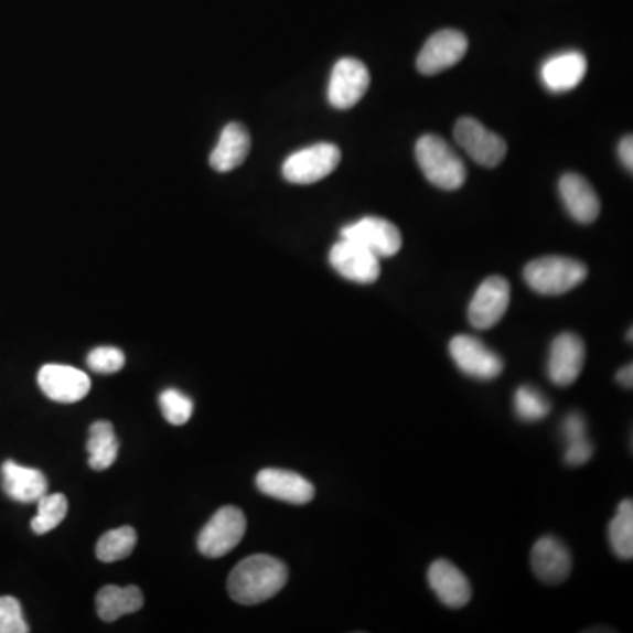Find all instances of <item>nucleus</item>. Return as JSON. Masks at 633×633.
<instances>
[{"mask_svg": "<svg viewBox=\"0 0 633 633\" xmlns=\"http://www.w3.org/2000/svg\"><path fill=\"white\" fill-rule=\"evenodd\" d=\"M560 195L565 208L573 221L579 224H591L599 218V194L581 174H564L560 179Z\"/></svg>", "mask_w": 633, "mask_h": 633, "instance_id": "18", "label": "nucleus"}, {"mask_svg": "<svg viewBox=\"0 0 633 633\" xmlns=\"http://www.w3.org/2000/svg\"><path fill=\"white\" fill-rule=\"evenodd\" d=\"M257 490L262 495L292 505H307L315 496V487L309 479L291 470L265 469L257 473Z\"/></svg>", "mask_w": 633, "mask_h": 633, "instance_id": "15", "label": "nucleus"}, {"mask_svg": "<svg viewBox=\"0 0 633 633\" xmlns=\"http://www.w3.org/2000/svg\"><path fill=\"white\" fill-rule=\"evenodd\" d=\"M67 498L61 493L55 495H46L37 500V516L31 521V528L35 535H44L57 528L62 521L67 516Z\"/></svg>", "mask_w": 633, "mask_h": 633, "instance_id": "26", "label": "nucleus"}, {"mask_svg": "<svg viewBox=\"0 0 633 633\" xmlns=\"http://www.w3.org/2000/svg\"><path fill=\"white\" fill-rule=\"evenodd\" d=\"M250 135L242 124H229L222 130L217 147L210 155V165L218 173H229L247 161L250 153Z\"/></svg>", "mask_w": 633, "mask_h": 633, "instance_id": "21", "label": "nucleus"}, {"mask_svg": "<svg viewBox=\"0 0 633 633\" xmlns=\"http://www.w3.org/2000/svg\"><path fill=\"white\" fill-rule=\"evenodd\" d=\"M287 579H289L287 565L275 556H248L230 572L227 591L230 599L242 605H257L280 593L287 584Z\"/></svg>", "mask_w": 633, "mask_h": 633, "instance_id": "1", "label": "nucleus"}, {"mask_svg": "<svg viewBox=\"0 0 633 633\" xmlns=\"http://www.w3.org/2000/svg\"><path fill=\"white\" fill-rule=\"evenodd\" d=\"M511 304V283L504 277H490L479 286L469 307V321L475 330L495 328Z\"/></svg>", "mask_w": 633, "mask_h": 633, "instance_id": "9", "label": "nucleus"}, {"mask_svg": "<svg viewBox=\"0 0 633 633\" xmlns=\"http://www.w3.org/2000/svg\"><path fill=\"white\" fill-rule=\"evenodd\" d=\"M609 540L612 551L616 552L621 560L633 558V504L632 500H623L618 505L616 516L612 517L609 525Z\"/></svg>", "mask_w": 633, "mask_h": 633, "instance_id": "24", "label": "nucleus"}, {"mask_svg": "<svg viewBox=\"0 0 633 633\" xmlns=\"http://www.w3.org/2000/svg\"><path fill=\"white\" fill-rule=\"evenodd\" d=\"M247 534V517L238 507H222L201 529L197 549L208 558L229 555Z\"/></svg>", "mask_w": 633, "mask_h": 633, "instance_id": "4", "label": "nucleus"}, {"mask_svg": "<svg viewBox=\"0 0 633 633\" xmlns=\"http://www.w3.org/2000/svg\"><path fill=\"white\" fill-rule=\"evenodd\" d=\"M525 282L532 291L543 296H560L581 286L588 278V268L581 260L570 257H538L525 266Z\"/></svg>", "mask_w": 633, "mask_h": 633, "instance_id": "3", "label": "nucleus"}, {"mask_svg": "<svg viewBox=\"0 0 633 633\" xmlns=\"http://www.w3.org/2000/svg\"><path fill=\"white\" fill-rule=\"evenodd\" d=\"M22 605L14 597H0V633L29 632Z\"/></svg>", "mask_w": 633, "mask_h": 633, "instance_id": "30", "label": "nucleus"}, {"mask_svg": "<svg viewBox=\"0 0 633 633\" xmlns=\"http://www.w3.org/2000/svg\"><path fill=\"white\" fill-rule=\"evenodd\" d=\"M159 404H161L165 421L170 425L183 426L191 421L194 404L189 396L183 395L179 389H165L159 398Z\"/></svg>", "mask_w": 633, "mask_h": 633, "instance_id": "28", "label": "nucleus"}, {"mask_svg": "<svg viewBox=\"0 0 633 633\" xmlns=\"http://www.w3.org/2000/svg\"><path fill=\"white\" fill-rule=\"evenodd\" d=\"M593 452V443L586 439V437L584 439L572 440V442H567L565 463L570 464V466H581V464L588 463V461L591 460Z\"/></svg>", "mask_w": 633, "mask_h": 633, "instance_id": "31", "label": "nucleus"}, {"mask_svg": "<svg viewBox=\"0 0 633 633\" xmlns=\"http://www.w3.org/2000/svg\"><path fill=\"white\" fill-rule=\"evenodd\" d=\"M616 380L620 382L621 386L625 387V389H632L633 386V365L629 363V365L623 366V368L618 372Z\"/></svg>", "mask_w": 633, "mask_h": 633, "instance_id": "34", "label": "nucleus"}, {"mask_svg": "<svg viewBox=\"0 0 633 633\" xmlns=\"http://www.w3.org/2000/svg\"><path fill=\"white\" fill-rule=\"evenodd\" d=\"M342 161L340 148L333 143H316L287 157L283 179L294 185H312L330 176Z\"/></svg>", "mask_w": 633, "mask_h": 633, "instance_id": "5", "label": "nucleus"}, {"mask_svg": "<svg viewBox=\"0 0 633 633\" xmlns=\"http://www.w3.org/2000/svg\"><path fill=\"white\" fill-rule=\"evenodd\" d=\"M618 153H620L621 162L625 165L626 170L632 173L633 170V138L632 136H625L621 139L620 147H618Z\"/></svg>", "mask_w": 633, "mask_h": 633, "instance_id": "33", "label": "nucleus"}, {"mask_svg": "<svg viewBox=\"0 0 633 633\" xmlns=\"http://www.w3.org/2000/svg\"><path fill=\"white\" fill-rule=\"evenodd\" d=\"M2 487L6 495L14 502L32 504L49 493V481L40 470L29 469L9 460L2 464Z\"/></svg>", "mask_w": 633, "mask_h": 633, "instance_id": "20", "label": "nucleus"}, {"mask_svg": "<svg viewBox=\"0 0 633 633\" xmlns=\"http://www.w3.org/2000/svg\"><path fill=\"white\" fill-rule=\"evenodd\" d=\"M87 365L96 374H117L126 365V356L117 347H97L88 354Z\"/></svg>", "mask_w": 633, "mask_h": 633, "instance_id": "29", "label": "nucleus"}, {"mask_svg": "<svg viewBox=\"0 0 633 633\" xmlns=\"http://www.w3.org/2000/svg\"><path fill=\"white\" fill-rule=\"evenodd\" d=\"M143 603L144 597L138 586H105L96 599L97 614L106 623H114L126 614H135L143 608Z\"/></svg>", "mask_w": 633, "mask_h": 633, "instance_id": "22", "label": "nucleus"}, {"mask_svg": "<svg viewBox=\"0 0 633 633\" xmlns=\"http://www.w3.org/2000/svg\"><path fill=\"white\" fill-rule=\"evenodd\" d=\"M428 582L447 608L461 609L472 600V584L469 577L451 561H433L428 570Z\"/></svg>", "mask_w": 633, "mask_h": 633, "instance_id": "17", "label": "nucleus"}, {"mask_svg": "<svg viewBox=\"0 0 633 633\" xmlns=\"http://www.w3.org/2000/svg\"><path fill=\"white\" fill-rule=\"evenodd\" d=\"M342 238L351 239L380 257H395L404 247L398 227L386 218L365 217L343 227Z\"/></svg>", "mask_w": 633, "mask_h": 633, "instance_id": "11", "label": "nucleus"}, {"mask_svg": "<svg viewBox=\"0 0 633 633\" xmlns=\"http://www.w3.org/2000/svg\"><path fill=\"white\" fill-rule=\"evenodd\" d=\"M561 433H564L565 442H572V440L584 439V417H582L581 414H569V416L565 417L564 425H561Z\"/></svg>", "mask_w": 633, "mask_h": 633, "instance_id": "32", "label": "nucleus"}, {"mask_svg": "<svg viewBox=\"0 0 633 633\" xmlns=\"http://www.w3.org/2000/svg\"><path fill=\"white\" fill-rule=\"evenodd\" d=\"M136 543H138V535L132 526L109 529L108 534L103 535L97 543V558L105 564L124 560L135 551Z\"/></svg>", "mask_w": 633, "mask_h": 633, "instance_id": "25", "label": "nucleus"}, {"mask_svg": "<svg viewBox=\"0 0 633 633\" xmlns=\"http://www.w3.org/2000/svg\"><path fill=\"white\" fill-rule=\"evenodd\" d=\"M88 464L92 470L103 472L117 461L118 440L111 422L97 421L90 426V437L87 443Z\"/></svg>", "mask_w": 633, "mask_h": 633, "instance_id": "23", "label": "nucleus"}, {"mask_svg": "<svg viewBox=\"0 0 633 633\" xmlns=\"http://www.w3.org/2000/svg\"><path fill=\"white\" fill-rule=\"evenodd\" d=\"M369 88V71L357 58H340L331 73L328 99L336 109H351Z\"/></svg>", "mask_w": 633, "mask_h": 633, "instance_id": "10", "label": "nucleus"}, {"mask_svg": "<svg viewBox=\"0 0 633 633\" xmlns=\"http://www.w3.org/2000/svg\"><path fill=\"white\" fill-rule=\"evenodd\" d=\"M455 143L484 168H496L507 155V143L502 136L491 132L472 117H463L454 126Z\"/></svg>", "mask_w": 633, "mask_h": 633, "instance_id": "6", "label": "nucleus"}, {"mask_svg": "<svg viewBox=\"0 0 633 633\" xmlns=\"http://www.w3.org/2000/svg\"><path fill=\"white\" fill-rule=\"evenodd\" d=\"M632 331H633L632 328H630L629 334H626V339H629V342H632V339H633V333H632Z\"/></svg>", "mask_w": 633, "mask_h": 633, "instance_id": "35", "label": "nucleus"}, {"mask_svg": "<svg viewBox=\"0 0 633 633\" xmlns=\"http://www.w3.org/2000/svg\"><path fill=\"white\" fill-rule=\"evenodd\" d=\"M586 71L588 61L581 52H565L546 61L540 69V79L547 90L564 94L581 85Z\"/></svg>", "mask_w": 633, "mask_h": 633, "instance_id": "19", "label": "nucleus"}, {"mask_svg": "<svg viewBox=\"0 0 633 633\" xmlns=\"http://www.w3.org/2000/svg\"><path fill=\"white\" fill-rule=\"evenodd\" d=\"M586 363V347L581 336L573 333H561L552 340L547 377L558 387L572 386L581 375Z\"/></svg>", "mask_w": 633, "mask_h": 633, "instance_id": "13", "label": "nucleus"}, {"mask_svg": "<svg viewBox=\"0 0 633 633\" xmlns=\"http://www.w3.org/2000/svg\"><path fill=\"white\" fill-rule=\"evenodd\" d=\"M449 352L455 366L469 377L493 380L504 372L502 357L470 334L454 336L449 343Z\"/></svg>", "mask_w": 633, "mask_h": 633, "instance_id": "7", "label": "nucleus"}, {"mask_svg": "<svg viewBox=\"0 0 633 633\" xmlns=\"http://www.w3.org/2000/svg\"><path fill=\"white\" fill-rule=\"evenodd\" d=\"M529 560L535 576L546 584H561L572 572V555L560 538H538Z\"/></svg>", "mask_w": 633, "mask_h": 633, "instance_id": "16", "label": "nucleus"}, {"mask_svg": "<svg viewBox=\"0 0 633 633\" xmlns=\"http://www.w3.org/2000/svg\"><path fill=\"white\" fill-rule=\"evenodd\" d=\"M44 395L58 404H76L90 393L92 380L82 369L65 365H46L37 374Z\"/></svg>", "mask_w": 633, "mask_h": 633, "instance_id": "14", "label": "nucleus"}, {"mask_svg": "<svg viewBox=\"0 0 633 633\" xmlns=\"http://www.w3.org/2000/svg\"><path fill=\"white\" fill-rule=\"evenodd\" d=\"M514 410L521 421H543L551 412L549 399L532 386H521L514 395Z\"/></svg>", "mask_w": 633, "mask_h": 633, "instance_id": "27", "label": "nucleus"}, {"mask_svg": "<svg viewBox=\"0 0 633 633\" xmlns=\"http://www.w3.org/2000/svg\"><path fill=\"white\" fill-rule=\"evenodd\" d=\"M466 52H469V40L463 32L454 29L434 32L430 40L426 41L417 57V71L425 76H434L460 64Z\"/></svg>", "mask_w": 633, "mask_h": 633, "instance_id": "8", "label": "nucleus"}, {"mask_svg": "<svg viewBox=\"0 0 633 633\" xmlns=\"http://www.w3.org/2000/svg\"><path fill=\"white\" fill-rule=\"evenodd\" d=\"M417 164L428 182L442 191H458L466 180V168L451 144L440 136H422L416 144Z\"/></svg>", "mask_w": 633, "mask_h": 633, "instance_id": "2", "label": "nucleus"}, {"mask_svg": "<svg viewBox=\"0 0 633 633\" xmlns=\"http://www.w3.org/2000/svg\"><path fill=\"white\" fill-rule=\"evenodd\" d=\"M330 262L336 273L347 278L351 282L368 283L377 282L380 277V260L374 253L363 245L342 238L334 244L330 253Z\"/></svg>", "mask_w": 633, "mask_h": 633, "instance_id": "12", "label": "nucleus"}]
</instances>
